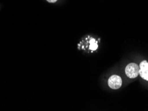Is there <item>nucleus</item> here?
<instances>
[{"instance_id": "obj_5", "label": "nucleus", "mask_w": 148, "mask_h": 111, "mask_svg": "<svg viewBox=\"0 0 148 111\" xmlns=\"http://www.w3.org/2000/svg\"><path fill=\"white\" fill-rule=\"evenodd\" d=\"M47 1L49 2V3H55V2L57 1L58 0H47Z\"/></svg>"}, {"instance_id": "obj_4", "label": "nucleus", "mask_w": 148, "mask_h": 111, "mask_svg": "<svg viewBox=\"0 0 148 111\" xmlns=\"http://www.w3.org/2000/svg\"><path fill=\"white\" fill-rule=\"evenodd\" d=\"M90 49L91 51H95V50H96L97 49V42L95 41V39H91V41H90Z\"/></svg>"}, {"instance_id": "obj_3", "label": "nucleus", "mask_w": 148, "mask_h": 111, "mask_svg": "<svg viewBox=\"0 0 148 111\" xmlns=\"http://www.w3.org/2000/svg\"><path fill=\"white\" fill-rule=\"evenodd\" d=\"M141 77L145 80H148V62L143 61L140 65V72Z\"/></svg>"}, {"instance_id": "obj_2", "label": "nucleus", "mask_w": 148, "mask_h": 111, "mask_svg": "<svg viewBox=\"0 0 148 111\" xmlns=\"http://www.w3.org/2000/svg\"><path fill=\"white\" fill-rule=\"evenodd\" d=\"M108 84L111 89H118L122 85V80L118 75H112L108 80Z\"/></svg>"}, {"instance_id": "obj_1", "label": "nucleus", "mask_w": 148, "mask_h": 111, "mask_svg": "<svg viewBox=\"0 0 148 111\" xmlns=\"http://www.w3.org/2000/svg\"><path fill=\"white\" fill-rule=\"evenodd\" d=\"M139 72H140V67L136 63H130L127 65L125 67V74L129 78L131 79H134L136 78L139 75Z\"/></svg>"}]
</instances>
